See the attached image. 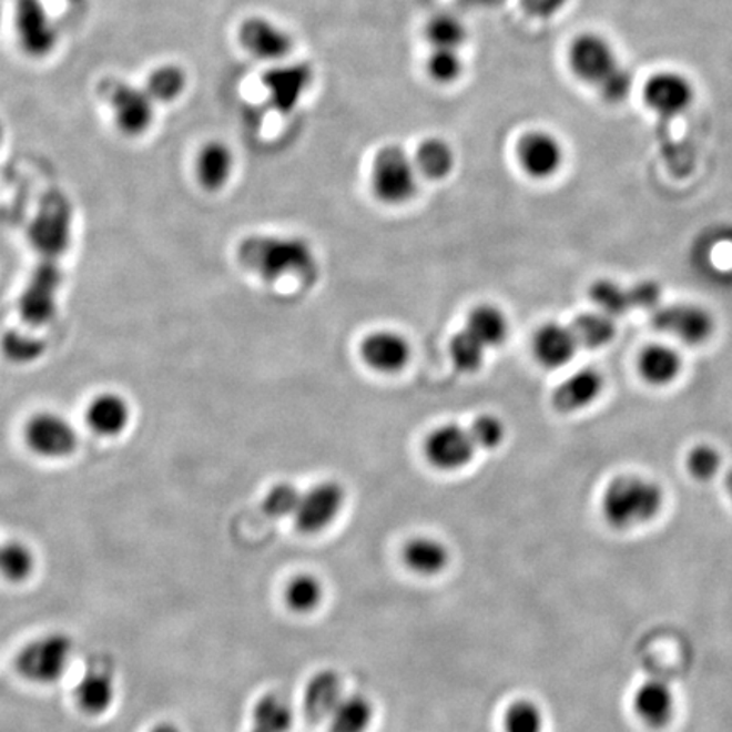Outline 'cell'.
<instances>
[{"instance_id":"1","label":"cell","mask_w":732,"mask_h":732,"mask_svg":"<svg viewBox=\"0 0 732 732\" xmlns=\"http://www.w3.org/2000/svg\"><path fill=\"white\" fill-rule=\"evenodd\" d=\"M237 260L266 282L292 277L314 285L319 277L316 253L304 237L253 234L241 241Z\"/></svg>"},{"instance_id":"2","label":"cell","mask_w":732,"mask_h":732,"mask_svg":"<svg viewBox=\"0 0 732 732\" xmlns=\"http://www.w3.org/2000/svg\"><path fill=\"white\" fill-rule=\"evenodd\" d=\"M664 506L663 488L643 475H621L607 485L602 494L603 519L614 529L648 525Z\"/></svg>"},{"instance_id":"3","label":"cell","mask_w":732,"mask_h":732,"mask_svg":"<svg viewBox=\"0 0 732 732\" xmlns=\"http://www.w3.org/2000/svg\"><path fill=\"white\" fill-rule=\"evenodd\" d=\"M419 172L413 156L397 144L380 148L372 162V191L385 205H404L416 197Z\"/></svg>"},{"instance_id":"4","label":"cell","mask_w":732,"mask_h":732,"mask_svg":"<svg viewBox=\"0 0 732 732\" xmlns=\"http://www.w3.org/2000/svg\"><path fill=\"white\" fill-rule=\"evenodd\" d=\"M75 647L65 632H50L26 644L16 658V668L26 680L50 685L65 675Z\"/></svg>"},{"instance_id":"5","label":"cell","mask_w":732,"mask_h":732,"mask_svg":"<svg viewBox=\"0 0 732 732\" xmlns=\"http://www.w3.org/2000/svg\"><path fill=\"white\" fill-rule=\"evenodd\" d=\"M22 439L26 448L43 460L69 458L79 446L75 426L53 410H40L26 419Z\"/></svg>"},{"instance_id":"6","label":"cell","mask_w":732,"mask_h":732,"mask_svg":"<svg viewBox=\"0 0 732 732\" xmlns=\"http://www.w3.org/2000/svg\"><path fill=\"white\" fill-rule=\"evenodd\" d=\"M651 324L660 333L673 336L683 345H704L715 331L714 316L702 305L679 302L660 305L653 311Z\"/></svg>"},{"instance_id":"7","label":"cell","mask_w":732,"mask_h":732,"mask_svg":"<svg viewBox=\"0 0 732 732\" xmlns=\"http://www.w3.org/2000/svg\"><path fill=\"white\" fill-rule=\"evenodd\" d=\"M14 33L31 58L50 57L58 44V29L43 0H16Z\"/></svg>"},{"instance_id":"8","label":"cell","mask_w":732,"mask_h":732,"mask_svg":"<svg viewBox=\"0 0 732 732\" xmlns=\"http://www.w3.org/2000/svg\"><path fill=\"white\" fill-rule=\"evenodd\" d=\"M237 41L250 57L277 65L294 51V38L284 26L262 16L248 18L237 29Z\"/></svg>"},{"instance_id":"9","label":"cell","mask_w":732,"mask_h":732,"mask_svg":"<svg viewBox=\"0 0 732 732\" xmlns=\"http://www.w3.org/2000/svg\"><path fill=\"white\" fill-rule=\"evenodd\" d=\"M109 105L115 128L124 136H144L155 122L156 104L143 87L118 83L111 90Z\"/></svg>"},{"instance_id":"10","label":"cell","mask_w":732,"mask_h":732,"mask_svg":"<svg viewBox=\"0 0 732 732\" xmlns=\"http://www.w3.org/2000/svg\"><path fill=\"white\" fill-rule=\"evenodd\" d=\"M345 488L338 481L327 480L314 485L302 494L294 514L295 526L305 535H316L329 528L345 506Z\"/></svg>"},{"instance_id":"11","label":"cell","mask_w":732,"mask_h":732,"mask_svg":"<svg viewBox=\"0 0 732 732\" xmlns=\"http://www.w3.org/2000/svg\"><path fill=\"white\" fill-rule=\"evenodd\" d=\"M568 63L578 79L593 87H599L621 65L612 44L597 33H583L571 41Z\"/></svg>"},{"instance_id":"12","label":"cell","mask_w":732,"mask_h":732,"mask_svg":"<svg viewBox=\"0 0 732 732\" xmlns=\"http://www.w3.org/2000/svg\"><path fill=\"white\" fill-rule=\"evenodd\" d=\"M314 83L313 67L282 61L263 75V87L273 109L288 114L294 111Z\"/></svg>"},{"instance_id":"13","label":"cell","mask_w":732,"mask_h":732,"mask_svg":"<svg viewBox=\"0 0 732 732\" xmlns=\"http://www.w3.org/2000/svg\"><path fill=\"white\" fill-rule=\"evenodd\" d=\"M517 162L526 175L548 180L563 166V144L548 131H529L517 143Z\"/></svg>"},{"instance_id":"14","label":"cell","mask_w":732,"mask_h":732,"mask_svg":"<svg viewBox=\"0 0 732 732\" xmlns=\"http://www.w3.org/2000/svg\"><path fill=\"white\" fill-rule=\"evenodd\" d=\"M693 95L695 90L692 82L682 73L671 70L654 73L643 87V99L648 108L663 118H675L685 112L692 105Z\"/></svg>"},{"instance_id":"15","label":"cell","mask_w":732,"mask_h":732,"mask_svg":"<svg viewBox=\"0 0 732 732\" xmlns=\"http://www.w3.org/2000/svg\"><path fill=\"white\" fill-rule=\"evenodd\" d=\"M477 446L470 431L458 424H446L426 439V456L439 470H458L470 464Z\"/></svg>"},{"instance_id":"16","label":"cell","mask_w":732,"mask_h":732,"mask_svg":"<svg viewBox=\"0 0 732 732\" xmlns=\"http://www.w3.org/2000/svg\"><path fill=\"white\" fill-rule=\"evenodd\" d=\"M131 404L118 392H101L85 407V424L99 438H118L131 424Z\"/></svg>"},{"instance_id":"17","label":"cell","mask_w":732,"mask_h":732,"mask_svg":"<svg viewBox=\"0 0 732 732\" xmlns=\"http://www.w3.org/2000/svg\"><path fill=\"white\" fill-rule=\"evenodd\" d=\"M359 355L366 365L382 374H395L406 368L413 349L403 334L395 331H377L363 339Z\"/></svg>"},{"instance_id":"18","label":"cell","mask_w":732,"mask_h":732,"mask_svg":"<svg viewBox=\"0 0 732 732\" xmlns=\"http://www.w3.org/2000/svg\"><path fill=\"white\" fill-rule=\"evenodd\" d=\"M603 375L596 368H582L565 378L551 395V403L558 413L571 414L592 406L602 394Z\"/></svg>"},{"instance_id":"19","label":"cell","mask_w":732,"mask_h":732,"mask_svg":"<svg viewBox=\"0 0 732 732\" xmlns=\"http://www.w3.org/2000/svg\"><path fill=\"white\" fill-rule=\"evenodd\" d=\"M234 166V151L224 141H207L195 156V179L204 191L220 192L233 179Z\"/></svg>"},{"instance_id":"20","label":"cell","mask_w":732,"mask_h":732,"mask_svg":"<svg viewBox=\"0 0 732 732\" xmlns=\"http://www.w3.org/2000/svg\"><path fill=\"white\" fill-rule=\"evenodd\" d=\"M578 342L570 326L548 323L539 327L532 342L536 359L545 368H561L577 355Z\"/></svg>"},{"instance_id":"21","label":"cell","mask_w":732,"mask_h":732,"mask_svg":"<svg viewBox=\"0 0 732 732\" xmlns=\"http://www.w3.org/2000/svg\"><path fill=\"white\" fill-rule=\"evenodd\" d=\"M77 705L87 715H101L114 704L115 679L109 667H92L77 683Z\"/></svg>"},{"instance_id":"22","label":"cell","mask_w":732,"mask_h":732,"mask_svg":"<svg viewBox=\"0 0 732 732\" xmlns=\"http://www.w3.org/2000/svg\"><path fill=\"white\" fill-rule=\"evenodd\" d=\"M632 708L644 724L650 728H663L671 721L675 711V697L670 687L661 680H650L636 690Z\"/></svg>"},{"instance_id":"23","label":"cell","mask_w":732,"mask_h":732,"mask_svg":"<svg viewBox=\"0 0 732 732\" xmlns=\"http://www.w3.org/2000/svg\"><path fill=\"white\" fill-rule=\"evenodd\" d=\"M343 682L338 673L331 670L321 671L305 687L304 712L311 722H323L329 719L336 705L343 699Z\"/></svg>"},{"instance_id":"24","label":"cell","mask_w":732,"mask_h":732,"mask_svg":"<svg viewBox=\"0 0 732 732\" xmlns=\"http://www.w3.org/2000/svg\"><path fill=\"white\" fill-rule=\"evenodd\" d=\"M682 370V355L663 343L647 346L638 358L639 375L653 387H667L673 384Z\"/></svg>"},{"instance_id":"25","label":"cell","mask_w":732,"mask_h":732,"mask_svg":"<svg viewBox=\"0 0 732 732\" xmlns=\"http://www.w3.org/2000/svg\"><path fill=\"white\" fill-rule=\"evenodd\" d=\"M70 236V214L63 204H50V207L40 212V216L31 227V237L34 246L41 253L63 252Z\"/></svg>"},{"instance_id":"26","label":"cell","mask_w":732,"mask_h":732,"mask_svg":"<svg viewBox=\"0 0 732 732\" xmlns=\"http://www.w3.org/2000/svg\"><path fill=\"white\" fill-rule=\"evenodd\" d=\"M403 560L414 573L420 577H435L448 567L449 551L438 539L417 536L404 546Z\"/></svg>"},{"instance_id":"27","label":"cell","mask_w":732,"mask_h":732,"mask_svg":"<svg viewBox=\"0 0 732 732\" xmlns=\"http://www.w3.org/2000/svg\"><path fill=\"white\" fill-rule=\"evenodd\" d=\"M417 172L431 182H441L451 175L456 166L455 150L443 138H427L417 146L413 156Z\"/></svg>"},{"instance_id":"28","label":"cell","mask_w":732,"mask_h":732,"mask_svg":"<svg viewBox=\"0 0 732 732\" xmlns=\"http://www.w3.org/2000/svg\"><path fill=\"white\" fill-rule=\"evenodd\" d=\"M465 329L484 346L485 349L502 345L509 334V321L504 311L492 304H481L471 311Z\"/></svg>"},{"instance_id":"29","label":"cell","mask_w":732,"mask_h":732,"mask_svg":"<svg viewBox=\"0 0 732 732\" xmlns=\"http://www.w3.org/2000/svg\"><path fill=\"white\" fill-rule=\"evenodd\" d=\"M57 287L58 270L38 273L22 297V316L26 321L40 324L53 316Z\"/></svg>"},{"instance_id":"30","label":"cell","mask_w":732,"mask_h":732,"mask_svg":"<svg viewBox=\"0 0 732 732\" xmlns=\"http://www.w3.org/2000/svg\"><path fill=\"white\" fill-rule=\"evenodd\" d=\"M374 721V705L366 697H343L329 715V732H366Z\"/></svg>"},{"instance_id":"31","label":"cell","mask_w":732,"mask_h":732,"mask_svg":"<svg viewBox=\"0 0 732 732\" xmlns=\"http://www.w3.org/2000/svg\"><path fill=\"white\" fill-rule=\"evenodd\" d=\"M570 327L573 331L575 338H577L578 346L589 349L603 348V346L610 345L614 342L616 334H618L614 317L607 316L606 313H600V311L580 314V316L575 317Z\"/></svg>"},{"instance_id":"32","label":"cell","mask_w":732,"mask_h":732,"mask_svg":"<svg viewBox=\"0 0 732 732\" xmlns=\"http://www.w3.org/2000/svg\"><path fill=\"white\" fill-rule=\"evenodd\" d=\"M37 555L31 546L18 539L0 541V577L12 583H22L33 577Z\"/></svg>"},{"instance_id":"33","label":"cell","mask_w":732,"mask_h":732,"mask_svg":"<svg viewBox=\"0 0 732 732\" xmlns=\"http://www.w3.org/2000/svg\"><path fill=\"white\" fill-rule=\"evenodd\" d=\"M189 87L187 73L179 65H162L148 75L143 89L155 104H173Z\"/></svg>"},{"instance_id":"34","label":"cell","mask_w":732,"mask_h":732,"mask_svg":"<svg viewBox=\"0 0 732 732\" xmlns=\"http://www.w3.org/2000/svg\"><path fill=\"white\" fill-rule=\"evenodd\" d=\"M590 298L597 311L610 317L626 316L636 309L634 292L632 287H624L619 282L600 278L590 285Z\"/></svg>"},{"instance_id":"35","label":"cell","mask_w":732,"mask_h":732,"mask_svg":"<svg viewBox=\"0 0 732 732\" xmlns=\"http://www.w3.org/2000/svg\"><path fill=\"white\" fill-rule=\"evenodd\" d=\"M253 721V732H288L294 722V711L285 697L270 693L256 704Z\"/></svg>"},{"instance_id":"36","label":"cell","mask_w":732,"mask_h":732,"mask_svg":"<svg viewBox=\"0 0 732 732\" xmlns=\"http://www.w3.org/2000/svg\"><path fill=\"white\" fill-rule=\"evenodd\" d=\"M324 599V587L314 575H297L285 589V602L298 614H309L321 606Z\"/></svg>"},{"instance_id":"37","label":"cell","mask_w":732,"mask_h":732,"mask_svg":"<svg viewBox=\"0 0 732 732\" xmlns=\"http://www.w3.org/2000/svg\"><path fill=\"white\" fill-rule=\"evenodd\" d=\"M426 38L431 48L461 50L467 43L468 29L455 14H438L427 22Z\"/></svg>"},{"instance_id":"38","label":"cell","mask_w":732,"mask_h":732,"mask_svg":"<svg viewBox=\"0 0 732 732\" xmlns=\"http://www.w3.org/2000/svg\"><path fill=\"white\" fill-rule=\"evenodd\" d=\"M426 72L438 85H453L458 82L465 72V61L460 50L431 48V53L426 60Z\"/></svg>"},{"instance_id":"39","label":"cell","mask_w":732,"mask_h":732,"mask_svg":"<svg viewBox=\"0 0 732 732\" xmlns=\"http://www.w3.org/2000/svg\"><path fill=\"white\" fill-rule=\"evenodd\" d=\"M449 356L456 370L474 374L484 365L485 348L467 329H464L453 336L449 343Z\"/></svg>"},{"instance_id":"40","label":"cell","mask_w":732,"mask_h":732,"mask_svg":"<svg viewBox=\"0 0 732 732\" xmlns=\"http://www.w3.org/2000/svg\"><path fill=\"white\" fill-rule=\"evenodd\" d=\"M0 346H2L4 355L18 365L37 362L44 355V349H47V343L43 338H38L33 334L21 333V331H9L8 334H4Z\"/></svg>"},{"instance_id":"41","label":"cell","mask_w":732,"mask_h":732,"mask_svg":"<svg viewBox=\"0 0 732 732\" xmlns=\"http://www.w3.org/2000/svg\"><path fill=\"white\" fill-rule=\"evenodd\" d=\"M545 715L531 700H517L504 715L506 732H542Z\"/></svg>"},{"instance_id":"42","label":"cell","mask_w":732,"mask_h":732,"mask_svg":"<svg viewBox=\"0 0 732 732\" xmlns=\"http://www.w3.org/2000/svg\"><path fill=\"white\" fill-rule=\"evenodd\" d=\"M687 471L699 481H709L718 477L722 467V456L719 449L711 445H697L687 453Z\"/></svg>"},{"instance_id":"43","label":"cell","mask_w":732,"mask_h":732,"mask_svg":"<svg viewBox=\"0 0 732 732\" xmlns=\"http://www.w3.org/2000/svg\"><path fill=\"white\" fill-rule=\"evenodd\" d=\"M302 492L295 485L278 484L270 488L263 500V509L273 519H284V517H294L301 502Z\"/></svg>"},{"instance_id":"44","label":"cell","mask_w":732,"mask_h":732,"mask_svg":"<svg viewBox=\"0 0 732 732\" xmlns=\"http://www.w3.org/2000/svg\"><path fill=\"white\" fill-rule=\"evenodd\" d=\"M474 439L475 446L481 449H496L502 445L504 439H506V424L500 417L494 416V414H484V416H478L477 419L471 423L470 429H468Z\"/></svg>"},{"instance_id":"45","label":"cell","mask_w":732,"mask_h":732,"mask_svg":"<svg viewBox=\"0 0 732 732\" xmlns=\"http://www.w3.org/2000/svg\"><path fill=\"white\" fill-rule=\"evenodd\" d=\"M632 87H634V77H632L631 70L619 65L597 89L607 102L619 104L629 98Z\"/></svg>"},{"instance_id":"46","label":"cell","mask_w":732,"mask_h":732,"mask_svg":"<svg viewBox=\"0 0 732 732\" xmlns=\"http://www.w3.org/2000/svg\"><path fill=\"white\" fill-rule=\"evenodd\" d=\"M519 2L529 16L538 19L553 18L568 4V0H519Z\"/></svg>"},{"instance_id":"47","label":"cell","mask_w":732,"mask_h":732,"mask_svg":"<svg viewBox=\"0 0 732 732\" xmlns=\"http://www.w3.org/2000/svg\"><path fill=\"white\" fill-rule=\"evenodd\" d=\"M150 732H182L180 731L179 725L173 724V722H160L155 728L151 729Z\"/></svg>"},{"instance_id":"48","label":"cell","mask_w":732,"mask_h":732,"mask_svg":"<svg viewBox=\"0 0 732 732\" xmlns=\"http://www.w3.org/2000/svg\"><path fill=\"white\" fill-rule=\"evenodd\" d=\"M725 492H728V496L732 500V470H729L728 475H725Z\"/></svg>"},{"instance_id":"49","label":"cell","mask_w":732,"mask_h":732,"mask_svg":"<svg viewBox=\"0 0 732 732\" xmlns=\"http://www.w3.org/2000/svg\"><path fill=\"white\" fill-rule=\"evenodd\" d=\"M0 138H2V133H0Z\"/></svg>"}]
</instances>
